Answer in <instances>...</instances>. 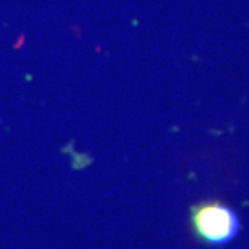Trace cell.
Masks as SVG:
<instances>
[{"label":"cell","instance_id":"obj_1","mask_svg":"<svg viewBox=\"0 0 249 249\" xmlns=\"http://www.w3.org/2000/svg\"><path fill=\"white\" fill-rule=\"evenodd\" d=\"M193 224L196 232L212 245L227 244L240 230V220L230 208L217 202L193 208Z\"/></svg>","mask_w":249,"mask_h":249}]
</instances>
